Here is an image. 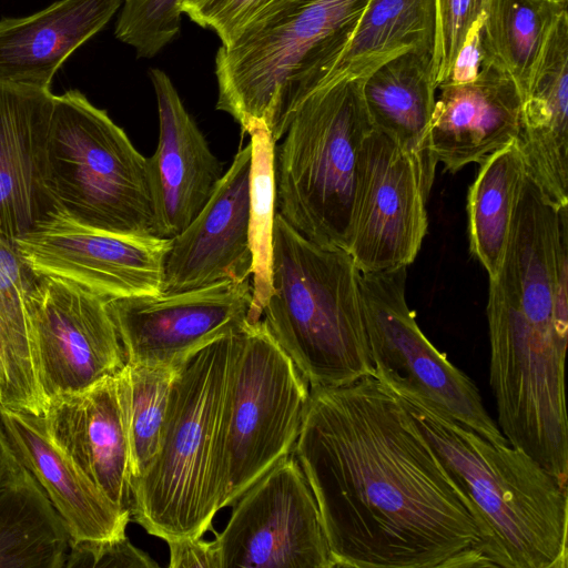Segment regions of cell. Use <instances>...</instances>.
Listing matches in <instances>:
<instances>
[{"label": "cell", "instance_id": "cell-1", "mask_svg": "<svg viewBox=\"0 0 568 568\" xmlns=\"http://www.w3.org/2000/svg\"><path fill=\"white\" fill-rule=\"evenodd\" d=\"M293 453L336 567H494L490 531L374 375L311 387Z\"/></svg>", "mask_w": 568, "mask_h": 568}, {"label": "cell", "instance_id": "cell-2", "mask_svg": "<svg viewBox=\"0 0 568 568\" xmlns=\"http://www.w3.org/2000/svg\"><path fill=\"white\" fill-rule=\"evenodd\" d=\"M387 386L488 527L494 567L567 568V487L509 443L489 442L418 393Z\"/></svg>", "mask_w": 568, "mask_h": 568}, {"label": "cell", "instance_id": "cell-3", "mask_svg": "<svg viewBox=\"0 0 568 568\" xmlns=\"http://www.w3.org/2000/svg\"><path fill=\"white\" fill-rule=\"evenodd\" d=\"M369 0H281L215 57L216 109L280 141L343 55Z\"/></svg>", "mask_w": 568, "mask_h": 568}, {"label": "cell", "instance_id": "cell-4", "mask_svg": "<svg viewBox=\"0 0 568 568\" xmlns=\"http://www.w3.org/2000/svg\"><path fill=\"white\" fill-rule=\"evenodd\" d=\"M237 333L180 366L159 452L131 483V518L166 542L202 537L222 509V425Z\"/></svg>", "mask_w": 568, "mask_h": 568}, {"label": "cell", "instance_id": "cell-5", "mask_svg": "<svg viewBox=\"0 0 568 568\" xmlns=\"http://www.w3.org/2000/svg\"><path fill=\"white\" fill-rule=\"evenodd\" d=\"M359 276L347 251L310 241L275 214L272 293L261 320L310 388L374 375Z\"/></svg>", "mask_w": 568, "mask_h": 568}, {"label": "cell", "instance_id": "cell-6", "mask_svg": "<svg viewBox=\"0 0 568 568\" xmlns=\"http://www.w3.org/2000/svg\"><path fill=\"white\" fill-rule=\"evenodd\" d=\"M364 80L341 79L310 94L274 151L278 213L310 241L345 251L359 156L374 130Z\"/></svg>", "mask_w": 568, "mask_h": 568}, {"label": "cell", "instance_id": "cell-7", "mask_svg": "<svg viewBox=\"0 0 568 568\" xmlns=\"http://www.w3.org/2000/svg\"><path fill=\"white\" fill-rule=\"evenodd\" d=\"M48 186L58 211L82 225L160 237L148 158L79 90L53 98Z\"/></svg>", "mask_w": 568, "mask_h": 568}, {"label": "cell", "instance_id": "cell-8", "mask_svg": "<svg viewBox=\"0 0 568 568\" xmlns=\"http://www.w3.org/2000/svg\"><path fill=\"white\" fill-rule=\"evenodd\" d=\"M310 385L262 320L237 333L222 425V504L290 456Z\"/></svg>", "mask_w": 568, "mask_h": 568}, {"label": "cell", "instance_id": "cell-9", "mask_svg": "<svg viewBox=\"0 0 568 568\" xmlns=\"http://www.w3.org/2000/svg\"><path fill=\"white\" fill-rule=\"evenodd\" d=\"M407 267L361 273L359 288L374 376L409 388L493 443H508L475 383L419 328L406 301Z\"/></svg>", "mask_w": 568, "mask_h": 568}, {"label": "cell", "instance_id": "cell-10", "mask_svg": "<svg viewBox=\"0 0 568 568\" xmlns=\"http://www.w3.org/2000/svg\"><path fill=\"white\" fill-rule=\"evenodd\" d=\"M235 501L214 539L221 568H335L318 506L295 455L274 465Z\"/></svg>", "mask_w": 568, "mask_h": 568}, {"label": "cell", "instance_id": "cell-11", "mask_svg": "<svg viewBox=\"0 0 568 568\" xmlns=\"http://www.w3.org/2000/svg\"><path fill=\"white\" fill-rule=\"evenodd\" d=\"M104 297L67 280L34 275L24 304L47 399L118 374L124 352Z\"/></svg>", "mask_w": 568, "mask_h": 568}, {"label": "cell", "instance_id": "cell-12", "mask_svg": "<svg viewBox=\"0 0 568 568\" xmlns=\"http://www.w3.org/2000/svg\"><path fill=\"white\" fill-rule=\"evenodd\" d=\"M428 195L412 158L373 130L359 156L346 250L361 273L414 262L428 229Z\"/></svg>", "mask_w": 568, "mask_h": 568}, {"label": "cell", "instance_id": "cell-13", "mask_svg": "<svg viewBox=\"0 0 568 568\" xmlns=\"http://www.w3.org/2000/svg\"><path fill=\"white\" fill-rule=\"evenodd\" d=\"M252 285L222 281L180 293L106 301L125 363L179 366L215 339L250 322Z\"/></svg>", "mask_w": 568, "mask_h": 568}, {"label": "cell", "instance_id": "cell-14", "mask_svg": "<svg viewBox=\"0 0 568 568\" xmlns=\"http://www.w3.org/2000/svg\"><path fill=\"white\" fill-rule=\"evenodd\" d=\"M14 245L34 275L71 281L105 300L161 294L168 239L100 231L58 212Z\"/></svg>", "mask_w": 568, "mask_h": 568}, {"label": "cell", "instance_id": "cell-15", "mask_svg": "<svg viewBox=\"0 0 568 568\" xmlns=\"http://www.w3.org/2000/svg\"><path fill=\"white\" fill-rule=\"evenodd\" d=\"M251 145L241 148L209 201L179 234L168 239L161 294L180 293L252 274L248 239Z\"/></svg>", "mask_w": 568, "mask_h": 568}, {"label": "cell", "instance_id": "cell-16", "mask_svg": "<svg viewBox=\"0 0 568 568\" xmlns=\"http://www.w3.org/2000/svg\"><path fill=\"white\" fill-rule=\"evenodd\" d=\"M54 94L0 82V233L13 242L58 213L48 186Z\"/></svg>", "mask_w": 568, "mask_h": 568}, {"label": "cell", "instance_id": "cell-17", "mask_svg": "<svg viewBox=\"0 0 568 568\" xmlns=\"http://www.w3.org/2000/svg\"><path fill=\"white\" fill-rule=\"evenodd\" d=\"M149 75L158 101L159 143L148 160L158 234L170 239L183 231L209 201L223 166L169 75L160 69H150Z\"/></svg>", "mask_w": 568, "mask_h": 568}, {"label": "cell", "instance_id": "cell-18", "mask_svg": "<svg viewBox=\"0 0 568 568\" xmlns=\"http://www.w3.org/2000/svg\"><path fill=\"white\" fill-rule=\"evenodd\" d=\"M429 129L433 161L455 173L516 141L523 98L515 81L491 63L465 83H443Z\"/></svg>", "mask_w": 568, "mask_h": 568}, {"label": "cell", "instance_id": "cell-19", "mask_svg": "<svg viewBox=\"0 0 568 568\" xmlns=\"http://www.w3.org/2000/svg\"><path fill=\"white\" fill-rule=\"evenodd\" d=\"M49 435L116 506L131 508L130 452L115 375L48 400Z\"/></svg>", "mask_w": 568, "mask_h": 568}, {"label": "cell", "instance_id": "cell-20", "mask_svg": "<svg viewBox=\"0 0 568 568\" xmlns=\"http://www.w3.org/2000/svg\"><path fill=\"white\" fill-rule=\"evenodd\" d=\"M21 464L43 488L72 542L125 536L129 510L112 503L49 435L42 416L0 407Z\"/></svg>", "mask_w": 568, "mask_h": 568}, {"label": "cell", "instance_id": "cell-21", "mask_svg": "<svg viewBox=\"0 0 568 568\" xmlns=\"http://www.w3.org/2000/svg\"><path fill=\"white\" fill-rule=\"evenodd\" d=\"M124 0H59L0 20V82L50 90L64 61L101 31Z\"/></svg>", "mask_w": 568, "mask_h": 568}, {"label": "cell", "instance_id": "cell-22", "mask_svg": "<svg viewBox=\"0 0 568 568\" xmlns=\"http://www.w3.org/2000/svg\"><path fill=\"white\" fill-rule=\"evenodd\" d=\"M434 53L412 49L367 75L363 98L373 129L388 136L415 162L428 192L436 163L429 129L436 99Z\"/></svg>", "mask_w": 568, "mask_h": 568}, {"label": "cell", "instance_id": "cell-23", "mask_svg": "<svg viewBox=\"0 0 568 568\" xmlns=\"http://www.w3.org/2000/svg\"><path fill=\"white\" fill-rule=\"evenodd\" d=\"M34 278L13 242L0 233V407L42 416L48 406L24 304Z\"/></svg>", "mask_w": 568, "mask_h": 568}, {"label": "cell", "instance_id": "cell-24", "mask_svg": "<svg viewBox=\"0 0 568 568\" xmlns=\"http://www.w3.org/2000/svg\"><path fill=\"white\" fill-rule=\"evenodd\" d=\"M70 542L62 518L22 466L0 489V568H62Z\"/></svg>", "mask_w": 568, "mask_h": 568}, {"label": "cell", "instance_id": "cell-25", "mask_svg": "<svg viewBox=\"0 0 568 568\" xmlns=\"http://www.w3.org/2000/svg\"><path fill=\"white\" fill-rule=\"evenodd\" d=\"M436 23V0H369L324 85L341 79L366 78L412 49L434 53Z\"/></svg>", "mask_w": 568, "mask_h": 568}, {"label": "cell", "instance_id": "cell-26", "mask_svg": "<svg viewBox=\"0 0 568 568\" xmlns=\"http://www.w3.org/2000/svg\"><path fill=\"white\" fill-rule=\"evenodd\" d=\"M526 169L516 141L481 163L467 193L470 253L495 278L501 267Z\"/></svg>", "mask_w": 568, "mask_h": 568}, {"label": "cell", "instance_id": "cell-27", "mask_svg": "<svg viewBox=\"0 0 568 568\" xmlns=\"http://www.w3.org/2000/svg\"><path fill=\"white\" fill-rule=\"evenodd\" d=\"M566 10L558 0H488L481 24L485 62L507 73L523 100L550 30Z\"/></svg>", "mask_w": 568, "mask_h": 568}, {"label": "cell", "instance_id": "cell-28", "mask_svg": "<svg viewBox=\"0 0 568 568\" xmlns=\"http://www.w3.org/2000/svg\"><path fill=\"white\" fill-rule=\"evenodd\" d=\"M181 365L125 363L115 374L129 444L131 483L143 474L159 452L172 384Z\"/></svg>", "mask_w": 568, "mask_h": 568}, {"label": "cell", "instance_id": "cell-29", "mask_svg": "<svg viewBox=\"0 0 568 568\" xmlns=\"http://www.w3.org/2000/svg\"><path fill=\"white\" fill-rule=\"evenodd\" d=\"M250 135V205L248 239L252 252V308L250 322L261 320L272 293L273 227L276 209L274 151L276 142L266 125L256 122L246 132Z\"/></svg>", "mask_w": 568, "mask_h": 568}, {"label": "cell", "instance_id": "cell-30", "mask_svg": "<svg viewBox=\"0 0 568 568\" xmlns=\"http://www.w3.org/2000/svg\"><path fill=\"white\" fill-rule=\"evenodd\" d=\"M180 0H124L114 34L134 48L138 57L151 58L180 32Z\"/></svg>", "mask_w": 568, "mask_h": 568}, {"label": "cell", "instance_id": "cell-31", "mask_svg": "<svg viewBox=\"0 0 568 568\" xmlns=\"http://www.w3.org/2000/svg\"><path fill=\"white\" fill-rule=\"evenodd\" d=\"M488 0H436L434 82L444 83L473 26L481 19Z\"/></svg>", "mask_w": 568, "mask_h": 568}, {"label": "cell", "instance_id": "cell-32", "mask_svg": "<svg viewBox=\"0 0 568 568\" xmlns=\"http://www.w3.org/2000/svg\"><path fill=\"white\" fill-rule=\"evenodd\" d=\"M281 0H180L179 10L230 45Z\"/></svg>", "mask_w": 568, "mask_h": 568}, {"label": "cell", "instance_id": "cell-33", "mask_svg": "<svg viewBox=\"0 0 568 568\" xmlns=\"http://www.w3.org/2000/svg\"><path fill=\"white\" fill-rule=\"evenodd\" d=\"M65 568H154L158 564L125 536L70 542Z\"/></svg>", "mask_w": 568, "mask_h": 568}, {"label": "cell", "instance_id": "cell-34", "mask_svg": "<svg viewBox=\"0 0 568 568\" xmlns=\"http://www.w3.org/2000/svg\"><path fill=\"white\" fill-rule=\"evenodd\" d=\"M170 568H221L220 551L215 540L202 537L183 538L166 542Z\"/></svg>", "mask_w": 568, "mask_h": 568}, {"label": "cell", "instance_id": "cell-35", "mask_svg": "<svg viewBox=\"0 0 568 568\" xmlns=\"http://www.w3.org/2000/svg\"><path fill=\"white\" fill-rule=\"evenodd\" d=\"M481 24L483 17L469 30L455 59L450 74L444 83H465L474 80L480 72L485 62V52L481 42Z\"/></svg>", "mask_w": 568, "mask_h": 568}, {"label": "cell", "instance_id": "cell-36", "mask_svg": "<svg viewBox=\"0 0 568 568\" xmlns=\"http://www.w3.org/2000/svg\"><path fill=\"white\" fill-rule=\"evenodd\" d=\"M22 466L0 420V489Z\"/></svg>", "mask_w": 568, "mask_h": 568}, {"label": "cell", "instance_id": "cell-37", "mask_svg": "<svg viewBox=\"0 0 568 568\" xmlns=\"http://www.w3.org/2000/svg\"><path fill=\"white\" fill-rule=\"evenodd\" d=\"M558 1H561V2H566V3H567V1H568V0H558Z\"/></svg>", "mask_w": 568, "mask_h": 568}]
</instances>
